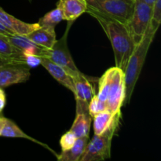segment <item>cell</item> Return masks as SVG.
Here are the masks:
<instances>
[{"label":"cell","mask_w":161,"mask_h":161,"mask_svg":"<svg viewBox=\"0 0 161 161\" xmlns=\"http://www.w3.org/2000/svg\"><path fill=\"white\" fill-rule=\"evenodd\" d=\"M90 14L98 21L111 42L116 67L124 72L128 59L136 47L127 25L111 17L97 14Z\"/></svg>","instance_id":"1"},{"label":"cell","mask_w":161,"mask_h":161,"mask_svg":"<svg viewBox=\"0 0 161 161\" xmlns=\"http://www.w3.org/2000/svg\"><path fill=\"white\" fill-rule=\"evenodd\" d=\"M154 36L155 35L147 31L142 40L136 45L128 59L124 72L125 82V100L124 105L130 102Z\"/></svg>","instance_id":"2"},{"label":"cell","mask_w":161,"mask_h":161,"mask_svg":"<svg viewBox=\"0 0 161 161\" xmlns=\"http://www.w3.org/2000/svg\"><path fill=\"white\" fill-rule=\"evenodd\" d=\"M86 13L97 14L127 25L133 13L135 0H86Z\"/></svg>","instance_id":"3"},{"label":"cell","mask_w":161,"mask_h":161,"mask_svg":"<svg viewBox=\"0 0 161 161\" xmlns=\"http://www.w3.org/2000/svg\"><path fill=\"white\" fill-rule=\"evenodd\" d=\"M119 120L116 121L101 135H94L88 142L80 161H102L111 157L112 140L117 131Z\"/></svg>","instance_id":"4"},{"label":"cell","mask_w":161,"mask_h":161,"mask_svg":"<svg viewBox=\"0 0 161 161\" xmlns=\"http://www.w3.org/2000/svg\"><path fill=\"white\" fill-rule=\"evenodd\" d=\"M152 12L153 6L141 0H135L133 13L127 25L135 45L142 40L148 31Z\"/></svg>","instance_id":"5"},{"label":"cell","mask_w":161,"mask_h":161,"mask_svg":"<svg viewBox=\"0 0 161 161\" xmlns=\"http://www.w3.org/2000/svg\"><path fill=\"white\" fill-rule=\"evenodd\" d=\"M73 22L69 21V24L62 37L56 41L50 50H46L44 56V58H48L53 63L64 68L71 77L80 71L75 65L68 47V34Z\"/></svg>","instance_id":"6"},{"label":"cell","mask_w":161,"mask_h":161,"mask_svg":"<svg viewBox=\"0 0 161 161\" xmlns=\"http://www.w3.org/2000/svg\"><path fill=\"white\" fill-rule=\"evenodd\" d=\"M125 100V82L124 72L120 69L114 67L111 85L106 100L107 109L113 114L121 111Z\"/></svg>","instance_id":"7"},{"label":"cell","mask_w":161,"mask_h":161,"mask_svg":"<svg viewBox=\"0 0 161 161\" xmlns=\"http://www.w3.org/2000/svg\"><path fill=\"white\" fill-rule=\"evenodd\" d=\"M75 86V95L76 101V113H89L88 105L94 95V86L87 77L79 71L72 76Z\"/></svg>","instance_id":"8"},{"label":"cell","mask_w":161,"mask_h":161,"mask_svg":"<svg viewBox=\"0 0 161 161\" xmlns=\"http://www.w3.org/2000/svg\"><path fill=\"white\" fill-rule=\"evenodd\" d=\"M30 68L25 64H8L0 66V87L26 82L30 78Z\"/></svg>","instance_id":"9"},{"label":"cell","mask_w":161,"mask_h":161,"mask_svg":"<svg viewBox=\"0 0 161 161\" xmlns=\"http://www.w3.org/2000/svg\"><path fill=\"white\" fill-rule=\"evenodd\" d=\"M0 24L12 35L27 36L40 27L39 23H26L7 14L0 7Z\"/></svg>","instance_id":"10"},{"label":"cell","mask_w":161,"mask_h":161,"mask_svg":"<svg viewBox=\"0 0 161 161\" xmlns=\"http://www.w3.org/2000/svg\"><path fill=\"white\" fill-rule=\"evenodd\" d=\"M56 7L61 9L64 20L74 21L86 12L87 3L86 0H59Z\"/></svg>","instance_id":"11"},{"label":"cell","mask_w":161,"mask_h":161,"mask_svg":"<svg viewBox=\"0 0 161 161\" xmlns=\"http://www.w3.org/2000/svg\"><path fill=\"white\" fill-rule=\"evenodd\" d=\"M54 28L53 27L40 26L26 36L39 47L45 50H50L57 41Z\"/></svg>","instance_id":"12"},{"label":"cell","mask_w":161,"mask_h":161,"mask_svg":"<svg viewBox=\"0 0 161 161\" xmlns=\"http://www.w3.org/2000/svg\"><path fill=\"white\" fill-rule=\"evenodd\" d=\"M49 73L57 80L59 83L65 86L66 88L72 91V93H75V86H74L73 81L70 75L68 74L65 69L61 66L55 64L50 59L46 58H41V63Z\"/></svg>","instance_id":"13"},{"label":"cell","mask_w":161,"mask_h":161,"mask_svg":"<svg viewBox=\"0 0 161 161\" xmlns=\"http://www.w3.org/2000/svg\"><path fill=\"white\" fill-rule=\"evenodd\" d=\"M8 38L11 43L21 50L25 55H36L40 58H44L47 50L35 44L26 36L10 35L8 36Z\"/></svg>","instance_id":"14"},{"label":"cell","mask_w":161,"mask_h":161,"mask_svg":"<svg viewBox=\"0 0 161 161\" xmlns=\"http://www.w3.org/2000/svg\"><path fill=\"white\" fill-rule=\"evenodd\" d=\"M121 111L113 114L108 110L98 113L93 116L94 120V131L95 135H101L106 131L114 123L120 120Z\"/></svg>","instance_id":"15"},{"label":"cell","mask_w":161,"mask_h":161,"mask_svg":"<svg viewBox=\"0 0 161 161\" xmlns=\"http://www.w3.org/2000/svg\"><path fill=\"white\" fill-rule=\"evenodd\" d=\"M0 56L15 60L20 64H26L23 52L11 43L8 36L3 34H0Z\"/></svg>","instance_id":"16"},{"label":"cell","mask_w":161,"mask_h":161,"mask_svg":"<svg viewBox=\"0 0 161 161\" xmlns=\"http://www.w3.org/2000/svg\"><path fill=\"white\" fill-rule=\"evenodd\" d=\"M89 142V136L77 138L75 144L69 150L62 151L58 160L60 161H80Z\"/></svg>","instance_id":"17"},{"label":"cell","mask_w":161,"mask_h":161,"mask_svg":"<svg viewBox=\"0 0 161 161\" xmlns=\"http://www.w3.org/2000/svg\"><path fill=\"white\" fill-rule=\"evenodd\" d=\"M1 137H5V138H25V139L30 140V141H32L34 142L39 144L40 146H44L47 149H48L49 150L51 151L52 153L55 154V153L53 150L50 149V147H48V146L43 144V143L40 142L38 140H36V138H33L32 137L29 136L27 134H25L14 121H12L11 119H6V124H5L4 127H3V130L1 132Z\"/></svg>","instance_id":"18"},{"label":"cell","mask_w":161,"mask_h":161,"mask_svg":"<svg viewBox=\"0 0 161 161\" xmlns=\"http://www.w3.org/2000/svg\"><path fill=\"white\" fill-rule=\"evenodd\" d=\"M92 117L89 113H76L75 120L70 130L73 132L77 138L89 136Z\"/></svg>","instance_id":"19"},{"label":"cell","mask_w":161,"mask_h":161,"mask_svg":"<svg viewBox=\"0 0 161 161\" xmlns=\"http://www.w3.org/2000/svg\"><path fill=\"white\" fill-rule=\"evenodd\" d=\"M114 67L108 69L102 77L99 79L98 82V92L96 94L99 100L106 103L107 97H108V90L111 85L112 78H113Z\"/></svg>","instance_id":"20"},{"label":"cell","mask_w":161,"mask_h":161,"mask_svg":"<svg viewBox=\"0 0 161 161\" xmlns=\"http://www.w3.org/2000/svg\"><path fill=\"white\" fill-rule=\"evenodd\" d=\"M62 20H64L62 13H61V9L56 7L55 9L50 11V12L47 13L42 18L39 19L38 23L40 26L55 28V26Z\"/></svg>","instance_id":"21"},{"label":"cell","mask_w":161,"mask_h":161,"mask_svg":"<svg viewBox=\"0 0 161 161\" xmlns=\"http://www.w3.org/2000/svg\"><path fill=\"white\" fill-rule=\"evenodd\" d=\"M105 110H108L106 103L99 100L97 95L94 94L88 105V112H89L90 116L93 118V116H95L96 114Z\"/></svg>","instance_id":"22"},{"label":"cell","mask_w":161,"mask_h":161,"mask_svg":"<svg viewBox=\"0 0 161 161\" xmlns=\"http://www.w3.org/2000/svg\"><path fill=\"white\" fill-rule=\"evenodd\" d=\"M76 139L77 137L71 130L64 134L60 139V146H61V151H66L71 149L75 144Z\"/></svg>","instance_id":"23"},{"label":"cell","mask_w":161,"mask_h":161,"mask_svg":"<svg viewBox=\"0 0 161 161\" xmlns=\"http://www.w3.org/2000/svg\"><path fill=\"white\" fill-rule=\"evenodd\" d=\"M41 58H42L36 55H25V64L29 68H35L40 64Z\"/></svg>","instance_id":"24"},{"label":"cell","mask_w":161,"mask_h":161,"mask_svg":"<svg viewBox=\"0 0 161 161\" xmlns=\"http://www.w3.org/2000/svg\"><path fill=\"white\" fill-rule=\"evenodd\" d=\"M8 64H20V63L17 62L15 60L10 59V58H3V57L0 56V66H3Z\"/></svg>","instance_id":"25"},{"label":"cell","mask_w":161,"mask_h":161,"mask_svg":"<svg viewBox=\"0 0 161 161\" xmlns=\"http://www.w3.org/2000/svg\"><path fill=\"white\" fill-rule=\"evenodd\" d=\"M6 105V94L4 91L0 87V113L3 110Z\"/></svg>","instance_id":"26"},{"label":"cell","mask_w":161,"mask_h":161,"mask_svg":"<svg viewBox=\"0 0 161 161\" xmlns=\"http://www.w3.org/2000/svg\"><path fill=\"white\" fill-rule=\"evenodd\" d=\"M0 34L5 35V36H10V35H12L4 26H3L1 24H0Z\"/></svg>","instance_id":"27"},{"label":"cell","mask_w":161,"mask_h":161,"mask_svg":"<svg viewBox=\"0 0 161 161\" xmlns=\"http://www.w3.org/2000/svg\"><path fill=\"white\" fill-rule=\"evenodd\" d=\"M6 118L3 117V116H0V137H1L2 130H3L5 124H6Z\"/></svg>","instance_id":"28"},{"label":"cell","mask_w":161,"mask_h":161,"mask_svg":"<svg viewBox=\"0 0 161 161\" xmlns=\"http://www.w3.org/2000/svg\"><path fill=\"white\" fill-rule=\"evenodd\" d=\"M141 1L144 2V3H146V4H148V5H149V6H153V4H154V3H155L156 0H141Z\"/></svg>","instance_id":"29"},{"label":"cell","mask_w":161,"mask_h":161,"mask_svg":"<svg viewBox=\"0 0 161 161\" xmlns=\"http://www.w3.org/2000/svg\"><path fill=\"white\" fill-rule=\"evenodd\" d=\"M28 1H31V0H28Z\"/></svg>","instance_id":"30"},{"label":"cell","mask_w":161,"mask_h":161,"mask_svg":"<svg viewBox=\"0 0 161 161\" xmlns=\"http://www.w3.org/2000/svg\"><path fill=\"white\" fill-rule=\"evenodd\" d=\"M0 116H1V115H0Z\"/></svg>","instance_id":"31"}]
</instances>
